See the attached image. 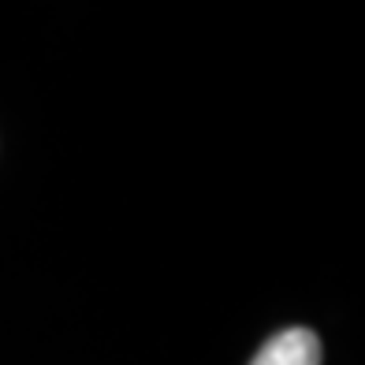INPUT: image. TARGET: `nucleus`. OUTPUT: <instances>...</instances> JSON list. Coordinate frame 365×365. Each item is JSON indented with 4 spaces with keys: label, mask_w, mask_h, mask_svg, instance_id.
Segmentation results:
<instances>
[{
    "label": "nucleus",
    "mask_w": 365,
    "mask_h": 365,
    "mask_svg": "<svg viewBox=\"0 0 365 365\" xmlns=\"http://www.w3.org/2000/svg\"><path fill=\"white\" fill-rule=\"evenodd\" d=\"M250 365H321V339L309 328H287L264 343Z\"/></svg>",
    "instance_id": "f257e3e1"
}]
</instances>
